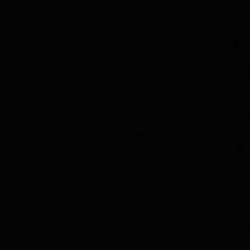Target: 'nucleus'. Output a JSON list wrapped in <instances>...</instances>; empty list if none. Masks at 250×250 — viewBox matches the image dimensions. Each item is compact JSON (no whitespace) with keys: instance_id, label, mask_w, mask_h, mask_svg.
I'll return each instance as SVG.
<instances>
[]
</instances>
